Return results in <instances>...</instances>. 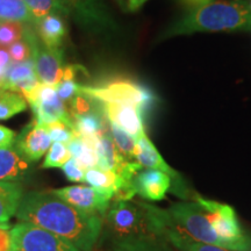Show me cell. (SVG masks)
I'll use <instances>...</instances> for the list:
<instances>
[{
  "label": "cell",
  "instance_id": "obj_1",
  "mask_svg": "<svg viewBox=\"0 0 251 251\" xmlns=\"http://www.w3.org/2000/svg\"><path fill=\"white\" fill-rule=\"evenodd\" d=\"M15 216L58 235L80 251H92L103 221L102 216L81 212L50 191L25 193Z\"/></svg>",
  "mask_w": 251,
  "mask_h": 251
},
{
  "label": "cell",
  "instance_id": "obj_2",
  "mask_svg": "<svg viewBox=\"0 0 251 251\" xmlns=\"http://www.w3.org/2000/svg\"><path fill=\"white\" fill-rule=\"evenodd\" d=\"M114 238H164V209L133 200H113L105 216Z\"/></svg>",
  "mask_w": 251,
  "mask_h": 251
},
{
  "label": "cell",
  "instance_id": "obj_3",
  "mask_svg": "<svg viewBox=\"0 0 251 251\" xmlns=\"http://www.w3.org/2000/svg\"><path fill=\"white\" fill-rule=\"evenodd\" d=\"M250 30L251 9L241 0L209 1L194 8L191 13L172 26L169 36L192 34L197 31Z\"/></svg>",
  "mask_w": 251,
  "mask_h": 251
},
{
  "label": "cell",
  "instance_id": "obj_4",
  "mask_svg": "<svg viewBox=\"0 0 251 251\" xmlns=\"http://www.w3.org/2000/svg\"><path fill=\"white\" fill-rule=\"evenodd\" d=\"M164 214L165 226L177 229L199 242L227 249V244L215 233L208 214L199 203H174L169 209H164Z\"/></svg>",
  "mask_w": 251,
  "mask_h": 251
},
{
  "label": "cell",
  "instance_id": "obj_5",
  "mask_svg": "<svg viewBox=\"0 0 251 251\" xmlns=\"http://www.w3.org/2000/svg\"><path fill=\"white\" fill-rule=\"evenodd\" d=\"M81 94L98 100L99 102H122L139 108L144 117L156 101L151 91L134 83V81L118 79L100 86H80Z\"/></svg>",
  "mask_w": 251,
  "mask_h": 251
},
{
  "label": "cell",
  "instance_id": "obj_6",
  "mask_svg": "<svg viewBox=\"0 0 251 251\" xmlns=\"http://www.w3.org/2000/svg\"><path fill=\"white\" fill-rule=\"evenodd\" d=\"M197 201L205 209L218 236L227 244V249L249 251L251 241L244 235L233 207L198 197Z\"/></svg>",
  "mask_w": 251,
  "mask_h": 251
},
{
  "label": "cell",
  "instance_id": "obj_7",
  "mask_svg": "<svg viewBox=\"0 0 251 251\" xmlns=\"http://www.w3.org/2000/svg\"><path fill=\"white\" fill-rule=\"evenodd\" d=\"M12 251H80L51 231L20 221L11 229Z\"/></svg>",
  "mask_w": 251,
  "mask_h": 251
},
{
  "label": "cell",
  "instance_id": "obj_8",
  "mask_svg": "<svg viewBox=\"0 0 251 251\" xmlns=\"http://www.w3.org/2000/svg\"><path fill=\"white\" fill-rule=\"evenodd\" d=\"M25 99L33 109L34 121L47 126L55 121H63L74 127L68 106L59 99L55 86L46 85L40 81L33 90L25 94Z\"/></svg>",
  "mask_w": 251,
  "mask_h": 251
},
{
  "label": "cell",
  "instance_id": "obj_9",
  "mask_svg": "<svg viewBox=\"0 0 251 251\" xmlns=\"http://www.w3.org/2000/svg\"><path fill=\"white\" fill-rule=\"evenodd\" d=\"M28 24H25L24 37L31 47L33 61L35 65L37 78L42 84L50 86H57L62 80L63 70V50L62 48H48L41 42L40 37L36 36Z\"/></svg>",
  "mask_w": 251,
  "mask_h": 251
},
{
  "label": "cell",
  "instance_id": "obj_10",
  "mask_svg": "<svg viewBox=\"0 0 251 251\" xmlns=\"http://www.w3.org/2000/svg\"><path fill=\"white\" fill-rule=\"evenodd\" d=\"M50 192L56 194L64 201L70 203L71 206L81 212L87 213V214L100 215L102 218L108 211L112 201V198L108 194L92 186H84V185L55 188Z\"/></svg>",
  "mask_w": 251,
  "mask_h": 251
},
{
  "label": "cell",
  "instance_id": "obj_11",
  "mask_svg": "<svg viewBox=\"0 0 251 251\" xmlns=\"http://www.w3.org/2000/svg\"><path fill=\"white\" fill-rule=\"evenodd\" d=\"M51 144L52 140L48 131L35 121L26 126L15 139V148L30 163L40 161L41 157L48 152Z\"/></svg>",
  "mask_w": 251,
  "mask_h": 251
},
{
  "label": "cell",
  "instance_id": "obj_12",
  "mask_svg": "<svg viewBox=\"0 0 251 251\" xmlns=\"http://www.w3.org/2000/svg\"><path fill=\"white\" fill-rule=\"evenodd\" d=\"M103 114L108 121L113 122L122 129L137 139L144 131L143 115L135 106L122 102H100Z\"/></svg>",
  "mask_w": 251,
  "mask_h": 251
},
{
  "label": "cell",
  "instance_id": "obj_13",
  "mask_svg": "<svg viewBox=\"0 0 251 251\" xmlns=\"http://www.w3.org/2000/svg\"><path fill=\"white\" fill-rule=\"evenodd\" d=\"M133 187L135 193L144 199L158 201L164 199L171 187L170 176L159 170H141L134 177Z\"/></svg>",
  "mask_w": 251,
  "mask_h": 251
},
{
  "label": "cell",
  "instance_id": "obj_14",
  "mask_svg": "<svg viewBox=\"0 0 251 251\" xmlns=\"http://www.w3.org/2000/svg\"><path fill=\"white\" fill-rule=\"evenodd\" d=\"M135 161L146 169L159 170L170 176L171 179L177 181L180 179L179 175L176 172L170 165L164 161L161 153L156 149L147 134L144 133L136 139V152H135Z\"/></svg>",
  "mask_w": 251,
  "mask_h": 251
},
{
  "label": "cell",
  "instance_id": "obj_15",
  "mask_svg": "<svg viewBox=\"0 0 251 251\" xmlns=\"http://www.w3.org/2000/svg\"><path fill=\"white\" fill-rule=\"evenodd\" d=\"M29 170L30 162L14 146L0 149V181H20Z\"/></svg>",
  "mask_w": 251,
  "mask_h": 251
},
{
  "label": "cell",
  "instance_id": "obj_16",
  "mask_svg": "<svg viewBox=\"0 0 251 251\" xmlns=\"http://www.w3.org/2000/svg\"><path fill=\"white\" fill-rule=\"evenodd\" d=\"M41 42L48 48H61L67 36V25L59 13H51L34 23Z\"/></svg>",
  "mask_w": 251,
  "mask_h": 251
},
{
  "label": "cell",
  "instance_id": "obj_17",
  "mask_svg": "<svg viewBox=\"0 0 251 251\" xmlns=\"http://www.w3.org/2000/svg\"><path fill=\"white\" fill-rule=\"evenodd\" d=\"M74 128L80 136H97L108 129V121L99 102L97 107L72 117Z\"/></svg>",
  "mask_w": 251,
  "mask_h": 251
},
{
  "label": "cell",
  "instance_id": "obj_18",
  "mask_svg": "<svg viewBox=\"0 0 251 251\" xmlns=\"http://www.w3.org/2000/svg\"><path fill=\"white\" fill-rule=\"evenodd\" d=\"M24 194L19 181H0V225H8L15 216Z\"/></svg>",
  "mask_w": 251,
  "mask_h": 251
},
{
  "label": "cell",
  "instance_id": "obj_19",
  "mask_svg": "<svg viewBox=\"0 0 251 251\" xmlns=\"http://www.w3.org/2000/svg\"><path fill=\"white\" fill-rule=\"evenodd\" d=\"M33 79H39V78H37L33 58H30L21 63L12 62V64L6 70L4 77L0 80V84L5 90L15 91L24 83Z\"/></svg>",
  "mask_w": 251,
  "mask_h": 251
},
{
  "label": "cell",
  "instance_id": "obj_20",
  "mask_svg": "<svg viewBox=\"0 0 251 251\" xmlns=\"http://www.w3.org/2000/svg\"><path fill=\"white\" fill-rule=\"evenodd\" d=\"M113 251H172L165 238H113Z\"/></svg>",
  "mask_w": 251,
  "mask_h": 251
},
{
  "label": "cell",
  "instance_id": "obj_21",
  "mask_svg": "<svg viewBox=\"0 0 251 251\" xmlns=\"http://www.w3.org/2000/svg\"><path fill=\"white\" fill-rule=\"evenodd\" d=\"M164 238L180 251H230L226 248L199 242V241L193 240L186 234L181 233V231L172 227H169V226H165Z\"/></svg>",
  "mask_w": 251,
  "mask_h": 251
},
{
  "label": "cell",
  "instance_id": "obj_22",
  "mask_svg": "<svg viewBox=\"0 0 251 251\" xmlns=\"http://www.w3.org/2000/svg\"><path fill=\"white\" fill-rule=\"evenodd\" d=\"M67 147L71 153V157H74L83 169L87 170V169L98 166V156H97L96 150L85 137L77 134L76 137L70 141Z\"/></svg>",
  "mask_w": 251,
  "mask_h": 251
},
{
  "label": "cell",
  "instance_id": "obj_23",
  "mask_svg": "<svg viewBox=\"0 0 251 251\" xmlns=\"http://www.w3.org/2000/svg\"><path fill=\"white\" fill-rule=\"evenodd\" d=\"M0 21L34 24L35 19L24 0H0Z\"/></svg>",
  "mask_w": 251,
  "mask_h": 251
},
{
  "label": "cell",
  "instance_id": "obj_24",
  "mask_svg": "<svg viewBox=\"0 0 251 251\" xmlns=\"http://www.w3.org/2000/svg\"><path fill=\"white\" fill-rule=\"evenodd\" d=\"M27 100L17 91L5 90L0 97V121L8 120L27 108Z\"/></svg>",
  "mask_w": 251,
  "mask_h": 251
},
{
  "label": "cell",
  "instance_id": "obj_25",
  "mask_svg": "<svg viewBox=\"0 0 251 251\" xmlns=\"http://www.w3.org/2000/svg\"><path fill=\"white\" fill-rule=\"evenodd\" d=\"M108 130L118 151L124 156V158L127 161H135L136 139L111 121H108Z\"/></svg>",
  "mask_w": 251,
  "mask_h": 251
},
{
  "label": "cell",
  "instance_id": "obj_26",
  "mask_svg": "<svg viewBox=\"0 0 251 251\" xmlns=\"http://www.w3.org/2000/svg\"><path fill=\"white\" fill-rule=\"evenodd\" d=\"M71 158V153L69 151L68 147L65 144L54 142L50 146L47 152L45 162H43L42 168L51 169V168H62L63 165Z\"/></svg>",
  "mask_w": 251,
  "mask_h": 251
},
{
  "label": "cell",
  "instance_id": "obj_27",
  "mask_svg": "<svg viewBox=\"0 0 251 251\" xmlns=\"http://www.w3.org/2000/svg\"><path fill=\"white\" fill-rule=\"evenodd\" d=\"M25 24L17 21H0V46L9 47L24 36Z\"/></svg>",
  "mask_w": 251,
  "mask_h": 251
},
{
  "label": "cell",
  "instance_id": "obj_28",
  "mask_svg": "<svg viewBox=\"0 0 251 251\" xmlns=\"http://www.w3.org/2000/svg\"><path fill=\"white\" fill-rule=\"evenodd\" d=\"M45 128L54 142H59L63 144H68L77 135L74 127H71L70 125L65 124L63 121L51 122V124L45 126Z\"/></svg>",
  "mask_w": 251,
  "mask_h": 251
},
{
  "label": "cell",
  "instance_id": "obj_29",
  "mask_svg": "<svg viewBox=\"0 0 251 251\" xmlns=\"http://www.w3.org/2000/svg\"><path fill=\"white\" fill-rule=\"evenodd\" d=\"M24 1L31 12L35 21L48 14L62 13L55 0H24Z\"/></svg>",
  "mask_w": 251,
  "mask_h": 251
},
{
  "label": "cell",
  "instance_id": "obj_30",
  "mask_svg": "<svg viewBox=\"0 0 251 251\" xmlns=\"http://www.w3.org/2000/svg\"><path fill=\"white\" fill-rule=\"evenodd\" d=\"M8 52L13 63L26 62L28 59L33 57L31 47L29 45V42H28L24 36L23 39L17 41L13 45L8 47Z\"/></svg>",
  "mask_w": 251,
  "mask_h": 251
},
{
  "label": "cell",
  "instance_id": "obj_31",
  "mask_svg": "<svg viewBox=\"0 0 251 251\" xmlns=\"http://www.w3.org/2000/svg\"><path fill=\"white\" fill-rule=\"evenodd\" d=\"M62 170L64 172L65 177L68 180L74 181V183H80V181H85V169H83L78 164V162L74 157H71L69 161L62 166Z\"/></svg>",
  "mask_w": 251,
  "mask_h": 251
},
{
  "label": "cell",
  "instance_id": "obj_32",
  "mask_svg": "<svg viewBox=\"0 0 251 251\" xmlns=\"http://www.w3.org/2000/svg\"><path fill=\"white\" fill-rule=\"evenodd\" d=\"M0 251H12V234L9 225H0Z\"/></svg>",
  "mask_w": 251,
  "mask_h": 251
},
{
  "label": "cell",
  "instance_id": "obj_33",
  "mask_svg": "<svg viewBox=\"0 0 251 251\" xmlns=\"http://www.w3.org/2000/svg\"><path fill=\"white\" fill-rule=\"evenodd\" d=\"M15 137H17V135L13 130L0 125V149L13 146Z\"/></svg>",
  "mask_w": 251,
  "mask_h": 251
},
{
  "label": "cell",
  "instance_id": "obj_34",
  "mask_svg": "<svg viewBox=\"0 0 251 251\" xmlns=\"http://www.w3.org/2000/svg\"><path fill=\"white\" fill-rule=\"evenodd\" d=\"M12 64V58L9 56V52L7 49L4 47L0 46V80L4 77L6 70H7L9 65Z\"/></svg>",
  "mask_w": 251,
  "mask_h": 251
},
{
  "label": "cell",
  "instance_id": "obj_35",
  "mask_svg": "<svg viewBox=\"0 0 251 251\" xmlns=\"http://www.w3.org/2000/svg\"><path fill=\"white\" fill-rule=\"evenodd\" d=\"M55 1L57 2L62 13H69L74 5H76L77 0H55Z\"/></svg>",
  "mask_w": 251,
  "mask_h": 251
},
{
  "label": "cell",
  "instance_id": "obj_36",
  "mask_svg": "<svg viewBox=\"0 0 251 251\" xmlns=\"http://www.w3.org/2000/svg\"><path fill=\"white\" fill-rule=\"evenodd\" d=\"M181 1H183L186 6H188V7L198 8V7H200V6L209 2L211 0H181Z\"/></svg>",
  "mask_w": 251,
  "mask_h": 251
},
{
  "label": "cell",
  "instance_id": "obj_37",
  "mask_svg": "<svg viewBox=\"0 0 251 251\" xmlns=\"http://www.w3.org/2000/svg\"><path fill=\"white\" fill-rule=\"evenodd\" d=\"M146 1L147 0H127L128 8H129L130 11H136V9H139Z\"/></svg>",
  "mask_w": 251,
  "mask_h": 251
},
{
  "label": "cell",
  "instance_id": "obj_38",
  "mask_svg": "<svg viewBox=\"0 0 251 251\" xmlns=\"http://www.w3.org/2000/svg\"><path fill=\"white\" fill-rule=\"evenodd\" d=\"M4 91H5V89H4V87H2L1 84H0V97H1V94L4 93Z\"/></svg>",
  "mask_w": 251,
  "mask_h": 251
},
{
  "label": "cell",
  "instance_id": "obj_39",
  "mask_svg": "<svg viewBox=\"0 0 251 251\" xmlns=\"http://www.w3.org/2000/svg\"><path fill=\"white\" fill-rule=\"evenodd\" d=\"M249 7H250V9H251V1L249 2Z\"/></svg>",
  "mask_w": 251,
  "mask_h": 251
}]
</instances>
